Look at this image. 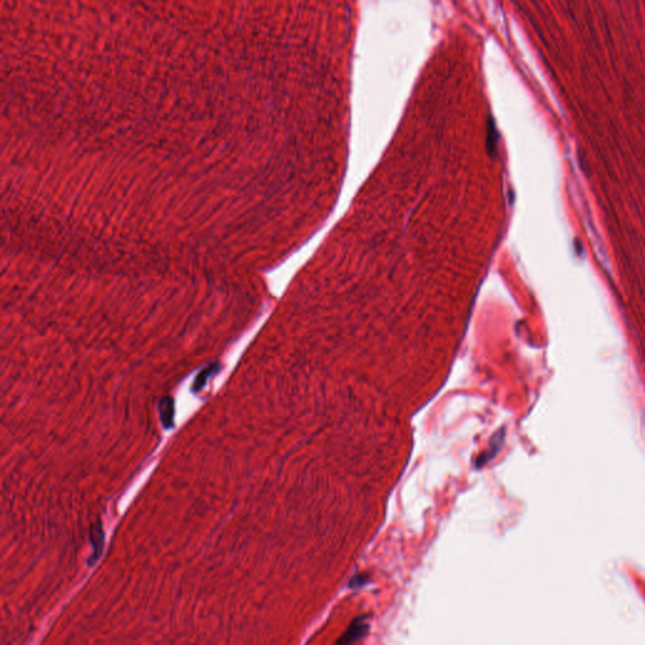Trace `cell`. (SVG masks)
<instances>
[{
	"instance_id": "7a4b0ae2",
	"label": "cell",
	"mask_w": 645,
	"mask_h": 645,
	"mask_svg": "<svg viewBox=\"0 0 645 645\" xmlns=\"http://www.w3.org/2000/svg\"><path fill=\"white\" fill-rule=\"evenodd\" d=\"M159 412H160V420H162V424H163L164 429L169 430V429H173L174 427V400L167 396L162 398V401L159 403Z\"/></svg>"
},
{
	"instance_id": "3957f363",
	"label": "cell",
	"mask_w": 645,
	"mask_h": 645,
	"mask_svg": "<svg viewBox=\"0 0 645 645\" xmlns=\"http://www.w3.org/2000/svg\"><path fill=\"white\" fill-rule=\"evenodd\" d=\"M212 373H214V367H209L208 370H203L201 375L195 378V386H193V392H198V391H201V389L204 387L206 382H207L208 377L211 376Z\"/></svg>"
},
{
	"instance_id": "6da1fadb",
	"label": "cell",
	"mask_w": 645,
	"mask_h": 645,
	"mask_svg": "<svg viewBox=\"0 0 645 645\" xmlns=\"http://www.w3.org/2000/svg\"><path fill=\"white\" fill-rule=\"evenodd\" d=\"M90 533H91L90 539L92 543V555L88 558V564L92 566L100 558L101 553L104 551V543H105V534H104V529H102L100 522H96L91 526Z\"/></svg>"
}]
</instances>
